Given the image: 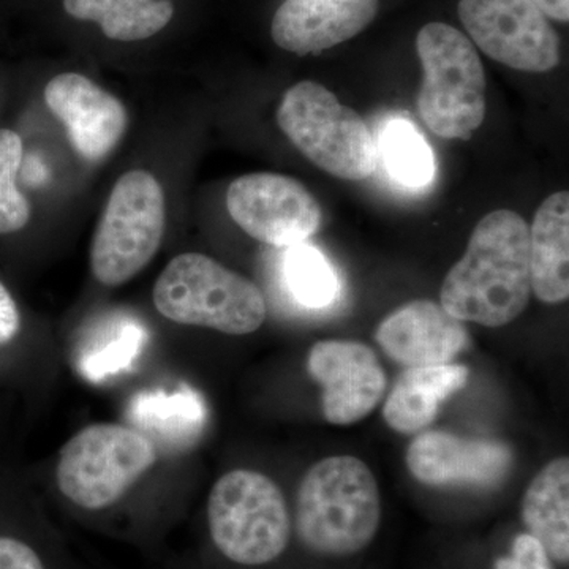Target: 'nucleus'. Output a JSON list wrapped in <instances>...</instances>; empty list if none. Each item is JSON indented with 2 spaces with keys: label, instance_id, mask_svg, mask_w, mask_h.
Listing matches in <instances>:
<instances>
[{
  "label": "nucleus",
  "instance_id": "1",
  "mask_svg": "<svg viewBox=\"0 0 569 569\" xmlns=\"http://www.w3.org/2000/svg\"><path fill=\"white\" fill-rule=\"evenodd\" d=\"M530 227L518 212L500 209L479 220L466 254L441 287L449 316L488 328L515 321L530 301Z\"/></svg>",
  "mask_w": 569,
  "mask_h": 569
},
{
  "label": "nucleus",
  "instance_id": "2",
  "mask_svg": "<svg viewBox=\"0 0 569 569\" xmlns=\"http://www.w3.org/2000/svg\"><path fill=\"white\" fill-rule=\"evenodd\" d=\"M380 522V490L362 460L332 456L302 478L295 529L306 549L320 556H355L373 541Z\"/></svg>",
  "mask_w": 569,
  "mask_h": 569
},
{
  "label": "nucleus",
  "instance_id": "3",
  "mask_svg": "<svg viewBox=\"0 0 569 569\" xmlns=\"http://www.w3.org/2000/svg\"><path fill=\"white\" fill-rule=\"evenodd\" d=\"M213 550L239 568H263L287 552L293 520L282 490L252 470H233L213 485L206 507Z\"/></svg>",
  "mask_w": 569,
  "mask_h": 569
},
{
  "label": "nucleus",
  "instance_id": "4",
  "mask_svg": "<svg viewBox=\"0 0 569 569\" xmlns=\"http://www.w3.org/2000/svg\"><path fill=\"white\" fill-rule=\"evenodd\" d=\"M153 306L173 323L252 335L263 326L268 307L260 288L203 253L174 257L153 284Z\"/></svg>",
  "mask_w": 569,
  "mask_h": 569
},
{
  "label": "nucleus",
  "instance_id": "5",
  "mask_svg": "<svg viewBox=\"0 0 569 569\" xmlns=\"http://www.w3.org/2000/svg\"><path fill=\"white\" fill-rule=\"evenodd\" d=\"M417 51L425 71L419 116L437 137L467 140L486 118V73L475 44L452 26L429 22Z\"/></svg>",
  "mask_w": 569,
  "mask_h": 569
},
{
  "label": "nucleus",
  "instance_id": "6",
  "mask_svg": "<svg viewBox=\"0 0 569 569\" xmlns=\"http://www.w3.org/2000/svg\"><path fill=\"white\" fill-rule=\"evenodd\" d=\"M157 458L156 445L133 427L100 422L67 441L56 481L73 507L99 515L121 503Z\"/></svg>",
  "mask_w": 569,
  "mask_h": 569
},
{
  "label": "nucleus",
  "instance_id": "7",
  "mask_svg": "<svg viewBox=\"0 0 569 569\" xmlns=\"http://www.w3.org/2000/svg\"><path fill=\"white\" fill-rule=\"evenodd\" d=\"M277 123L298 151L328 174L362 181L376 171L377 148L369 127L316 81L298 82L284 92Z\"/></svg>",
  "mask_w": 569,
  "mask_h": 569
},
{
  "label": "nucleus",
  "instance_id": "8",
  "mask_svg": "<svg viewBox=\"0 0 569 569\" xmlns=\"http://www.w3.org/2000/svg\"><path fill=\"white\" fill-rule=\"evenodd\" d=\"M167 228V200L146 170L122 174L108 198L91 246V271L104 287H121L151 263Z\"/></svg>",
  "mask_w": 569,
  "mask_h": 569
},
{
  "label": "nucleus",
  "instance_id": "9",
  "mask_svg": "<svg viewBox=\"0 0 569 569\" xmlns=\"http://www.w3.org/2000/svg\"><path fill=\"white\" fill-rule=\"evenodd\" d=\"M463 28L493 61L545 73L561 59L559 33L533 0H459Z\"/></svg>",
  "mask_w": 569,
  "mask_h": 569
},
{
  "label": "nucleus",
  "instance_id": "10",
  "mask_svg": "<svg viewBox=\"0 0 569 569\" xmlns=\"http://www.w3.org/2000/svg\"><path fill=\"white\" fill-rule=\"evenodd\" d=\"M227 208L247 234L274 247L302 244L320 230V203L290 176L252 173L231 182Z\"/></svg>",
  "mask_w": 569,
  "mask_h": 569
},
{
  "label": "nucleus",
  "instance_id": "11",
  "mask_svg": "<svg viewBox=\"0 0 569 569\" xmlns=\"http://www.w3.org/2000/svg\"><path fill=\"white\" fill-rule=\"evenodd\" d=\"M307 370L323 388V415L331 425L350 426L369 417L387 391V373L377 355L353 340L317 342Z\"/></svg>",
  "mask_w": 569,
  "mask_h": 569
},
{
  "label": "nucleus",
  "instance_id": "12",
  "mask_svg": "<svg viewBox=\"0 0 569 569\" xmlns=\"http://www.w3.org/2000/svg\"><path fill=\"white\" fill-rule=\"evenodd\" d=\"M44 103L66 126L74 151L100 162L121 142L129 112L118 97L81 73H61L44 88Z\"/></svg>",
  "mask_w": 569,
  "mask_h": 569
},
{
  "label": "nucleus",
  "instance_id": "13",
  "mask_svg": "<svg viewBox=\"0 0 569 569\" xmlns=\"http://www.w3.org/2000/svg\"><path fill=\"white\" fill-rule=\"evenodd\" d=\"M407 466L425 485L488 488L507 477L512 452L500 441L422 432L408 447Z\"/></svg>",
  "mask_w": 569,
  "mask_h": 569
},
{
  "label": "nucleus",
  "instance_id": "14",
  "mask_svg": "<svg viewBox=\"0 0 569 569\" xmlns=\"http://www.w3.org/2000/svg\"><path fill=\"white\" fill-rule=\"evenodd\" d=\"M385 353L406 367L449 365L467 347L463 321L427 299L411 301L389 313L376 332Z\"/></svg>",
  "mask_w": 569,
  "mask_h": 569
},
{
  "label": "nucleus",
  "instance_id": "15",
  "mask_svg": "<svg viewBox=\"0 0 569 569\" xmlns=\"http://www.w3.org/2000/svg\"><path fill=\"white\" fill-rule=\"evenodd\" d=\"M377 11L378 0H284L272 18V40L293 54H318L365 31Z\"/></svg>",
  "mask_w": 569,
  "mask_h": 569
},
{
  "label": "nucleus",
  "instance_id": "16",
  "mask_svg": "<svg viewBox=\"0 0 569 569\" xmlns=\"http://www.w3.org/2000/svg\"><path fill=\"white\" fill-rule=\"evenodd\" d=\"M531 291L546 305L569 298V193L550 194L530 227Z\"/></svg>",
  "mask_w": 569,
  "mask_h": 569
},
{
  "label": "nucleus",
  "instance_id": "17",
  "mask_svg": "<svg viewBox=\"0 0 569 569\" xmlns=\"http://www.w3.org/2000/svg\"><path fill=\"white\" fill-rule=\"evenodd\" d=\"M467 381L468 369L462 365L408 367L389 392L385 421L406 436L421 432L432 425L441 403L466 387Z\"/></svg>",
  "mask_w": 569,
  "mask_h": 569
},
{
  "label": "nucleus",
  "instance_id": "18",
  "mask_svg": "<svg viewBox=\"0 0 569 569\" xmlns=\"http://www.w3.org/2000/svg\"><path fill=\"white\" fill-rule=\"evenodd\" d=\"M129 419L138 432L163 448L192 447L204 432L208 408L203 397L183 387L176 391H144L132 400Z\"/></svg>",
  "mask_w": 569,
  "mask_h": 569
},
{
  "label": "nucleus",
  "instance_id": "19",
  "mask_svg": "<svg viewBox=\"0 0 569 569\" xmlns=\"http://www.w3.org/2000/svg\"><path fill=\"white\" fill-rule=\"evenodd\" d=\"M522 520L531 537L541 542L549 559L569 560V460L548 463L531 481L522 500Z\"/></svg>",
  "mask_w": 569,
  "mask_h": 569
},
{
  "label": "nucleus",
  "instance_id": "20",
  "mask_svg": "<svg viewBox=\"0 0 569 569\" xmlns=\"http://www.w3.org/2000/svg\"><path fill=\"white\" fill-rule=\"evenodd\" d=\"M78 21L93 22L112 41H142L162 32L174 17L171 0H63Z\"/></svg>",
  "mask_w": 569,
  "mask_h": 569
},
{
  "label": "nucleus",
  "instance_id": "21",
  "mask_svg": "<svg viewBox=\"0 0 569 569\" xmlns=\"http://www.w3.org/2000/svg\"><path fill=\"white\" fill-rule=\"evenodd\" d=\"M283 276L295 301L307 309H325L335 305L339 296V280L335 268L316 247H288L283 258Z\"/></svg>",
  "mask_w": 569,
  "mask_h": 569
},
{
  "label": "nucleus",
  "instance_id": "22",
  "mask_svg": "<svg viewBox=\"0 0 569 569\" xmlns=\"http://www.w3.org/2000/svg\"><path fill=\"white\" fill-rule=\"evenodd\" d=\"M389 174L402 186L426 187L436 176V157L413 123L392 121L381 134Z\"/></svg>",
  "mask_w": 569,
  "mask_h": 569
},
{
  "label": "nucleus",
  "instance_id": "23",
  "mask_svg": "<svg viewBox=\"0 0 569 569\" xmlns=\"http://www.w3.org/2000/svg\"><path fill=\"white\" fill-rule=\"evenodd\" d=\"M24 144L20 134L0 129V234H13L31 222L32 208L18 187Z\"/></svg>",
  "mask_w": 569,
  "mask_h": 569
},
{
  "label": "nucleus",
  "instance_id": "24",
  "mask_svg": "<svg viewBox=\"0 0 569 569\" xmlns=\"http://www.w3.org/2000/svg\"><path fill=\"white\" fill-rule=\"evenodd\" d=\"M144 332L134 325H123L119 331L104 335L81 353L80 370L91 381L118 376L133 365L142 350Z\"/></svg>",
  "mask_w": 569,
  "mask_h": 569
},
{
  "label": "nucleus",
  "instance_id": "25",
  "mask_svg": "<svg viewBox=\"0 0 569 569\" xmlns=\"http://www.w3.org/2000/svg\"><path fill=\"white\" fill-rule=\"evenodd\" d=\"M496 569H552V567L541 542L530 533H522L512 542L511 556L498 559Z\"/></svg>",
  "mask_w": 569,
  "mask_h": 569
},
{
  "label": "nucleus",
  "instance_id": "26",
  "mask_svg": "<svg viewBox=\"0 0 569 569\" xmlns=\"http://www.w3.org/2000/svg\"><path fill=\"white\" fill-rule=\"evenodd\" d=\"M21 331V313L9 288L0 282V347L9 346Z\"/></svg>",
  "mask_w": 569,
  "mask_h": 569
},
{
  "label": "nucleus",
  "instance_id": "27",
  "mask_svg": "<svg viewBox=\"0 0 569 569\" xmlns=\"http://www.w3.org/2000/svg\"><path fill=\"white\" fill-rule=\"evenodd\" d=\"M535 3L548 14V18L560 22L569 20V0H533Z\"/></svg>",
  "mask_w": 569,
  "mask_h": 569
}]
</instances>
